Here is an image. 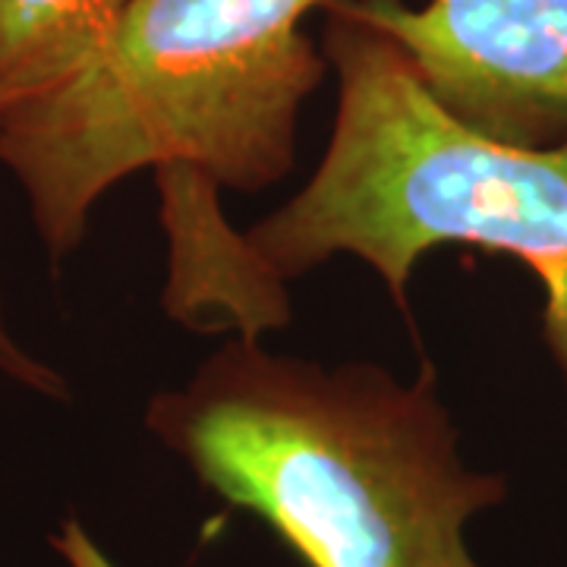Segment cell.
I'll return each mask as SVG.
<instances>
[{"label": "cell", "mask_w": 567, "mask_h": 567, "mask_svg": "<svg viewBox=\"0 0 567 567\" xmlns=\"http://www.w3.org/2000/svg\"><path fill=\"white\" fill-rule=\"evenodd\" d=\"M331 0H130L61 82L0 107V164L54 262L102 196L158 171L162 212L262 189L293 164L324 58L303 20Z\"/></svg>", "instance_id": "7a4b0ae2"}, {"label": "cell", "mask_w": 567, "mask_h": 567, "mask_svg": "<svg viewBox=\"0 0 567 567\" xmlns=\"http://www.w3.org/2000/svg\"><path fill=\"white\" fill-rule=\"evenodd\" d=\"M130 0H0V107L76 70Z\"/></svg>", "instance_id": "5b68a950"}, {"label": "cell", "mask_w": 567, "mask_h": 567, "mask_svg": "<svg viewBox=\"0 0 567 567\" xmlns=\"http://www.w3.org/2000/svg\"><path fill=\"white\" fill-rule=\"evenodd\" d=\"M328 10L385 35L488 140L543 148L567 136V0H331Z\"/></svg>", "instance_id": "277c9868"}, {"label": "cell", "mask_w": 567, "mask_h": 567, "mask_svg": "<svg viewBox=\"0 0 567 567\" xmlns=\"http://www.w3.org/2000/svg\"><path fill=\"white\" fill-rule=\"evenodd\" d=\"M145 425L306 567H480L466 524L507 498L502 473L461 461L432 365L401 382L234 338L158 391Z\"/></svg>", "instance_id": "6da1fadb"}, {"label": "cell", "mask_w": 567, "mask_h": 567, "mask_svg": "<svg viewBox=\"0 0 567 567\" xmlns=\"http://www.w3.org/2000/svg\"><path fill=\"white\" fill-rule=\"evenodd\" d=\"M0 379L32 391L44 401H61V404L70 401V385L61 372L51 363L39 360L35 353H29L20 338L13 334L7 309H3V293H0Z\"/></svg>", "instance_id": "8992f818"}, {"label": "cell", "mask_w": 567, "mask_h": 567, "mask_svg": "<svg viewBox=\"0 0 567 567\" xmlns=\"http://www.w3.org/2000/svg\"><path fill=\"white\" fill-rule=\"evenodd\" d=\"M324 61L338 76L331 142L303 189L244 234L259 284L287 300V278L344 252L375 268L406 309L425 252H505L546 287V341L567 388V136L543 148L488 140L385 35L341 13H331Z\"/></svg>", "instance_id": "3957f363"}]
</instances>
